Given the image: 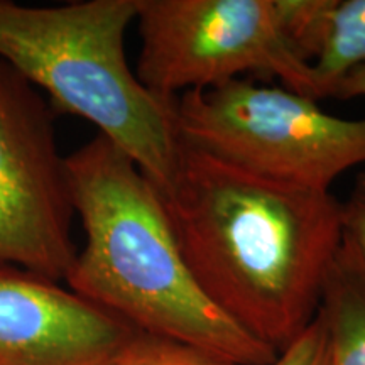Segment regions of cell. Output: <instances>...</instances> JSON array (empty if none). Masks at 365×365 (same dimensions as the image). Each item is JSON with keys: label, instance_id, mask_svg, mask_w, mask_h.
<instances>
[{"label": "cell", "instance_id": "1", "mask_svg": "<svg viewBox=\"0 0 365 365\" xmlns=\"http://www.w3.org/2000/svg\"><path fill=\"white\" fill-rule=\"evenodd\" d=\"M161 196L205 296L274 352L298 339L317 317L344 239V203L331 191L269 180L182 143Z\"/></svg>", "mask_w": 365, "mask_h": 365}, {"label": "cell", "instance_id": "2", "mask_svg": "<svg viewBox=\"0 0 365 365\" xmlns=\"http://www.w3.org/2000/svg\"><path fill=\"white\" fill-rule=\"evenodd\" d=\"M66 175L85 245L66 274L71 291L137 331L235 365H269L262 345L210 301L178 247L163 196L137 164L97 134L70 156Z\"/></svg>", "mask_w": 365, "mask_h": 365}, {"label": "cell", "instance_id": "3", "mask_svg": "<svg viewBox=\"0 0 365 365\" xmlns=\"http://www.w3.org/2000/svg\"><path fill=\"white\" fill-rule=\"evenodd\" d=\"M139 0L31 7L0 0V58L53 108L88 120L164 195L180 161L173 102L150 93L125 54Z\"/></svg>", "mask_w": 365, "mask_h": 365}, {"label": "cell", "instance_id": "4", "mask_svg": "<svg viewBox=\"0 0 365 365\" xmlns=\"http://www.w3.org/2000/svg\"><path fill=\"white\" fill-rule=\"evenodd\" d=\"M173 108L182 144L286 185L330 191L365 164V118L331 115L287 88L240 78L185 91Z\"/></svg>", "mask_w": 365, "mask_h": 365}, {"label": "cell", "instance_id": "5", "mask_svg": "<svg viewBox=\"0 0 365 365\" xmlns=\"http://www.w3.org/2000/svg\"><path fill=\"white\" fill-rule=\"evenodd\" d=\"M135 21V75L164 102L247 73L276 76L313 100L312 65L286 44L274 0H139Z\"/></svg>", "mask_w": 365, "mask_h": 365}, {"label": "cell", "instance_id": "6", "mask_svg": "<svg viewBox=\"0 0 365 365\" xmlns=\"http://www.w3.org/2000/svg\"><path fill=\"white\" fill-rule=\"evenodd\" d=\"M73 217L51 107L0 58V264L65 281L78 254Z\"/></svg>", "mask_w": 365, "mask_h": 365}, {"label": "cell", "instance_id": "7", "mask_svg": "<svg viewBox=\"0 0 365 365\" xmlns=\"http://www.w3.org/2000/svg\"><path fill=\"white\" fill-rule=\"evenodd\" d=\"M137 333L70 287L0 264V365H110Z\"/></svg>", "mask_w": 365, "mask_h": 365}, {"label": "cell", "instance_id": "8", "mask_svg": "<svg viewBox=\"0 0 365 365\" xmlns=\"http://www.w3.org/2000/svg\"><path fill=\"white\" fill-rule=\"evenodd\" d=\"M318 314L330 365H365V261L346 232L327 269Z\"/></svg>", "mask_w": 365, "mask_h": 365}, {"label": "cell", "instance_id": "9", "mask_svg": "<svg viewBox=\"0 0 365 365\" xmlns=\"http://www.w3.org/2000/svg\"><path fill=\"white\" fill-rule=\"evenodd\" d=\"M365 66V0H336L322 53L312 65L313 100L333 97L340 81Z\"/></svg>", "mask_w": 365, "mask_h": 365}, {"label": "cell", "instance_id": "10", "mask_svg": "<svg viewBox=\"0 0 365 365\" xmlns=\"http://www.w3.org/2000/svg\"><path fill=\"white\" fill-rule=\"evenodd\" d=\"M282 38L301 61L313 65L325 46L336 0H274Z\"/></svg>", "mask_w": 365, "mask_h": 365}, {"label": "cell", "instance_id": "11", "mask_svg": "<svg viewBox=\"0 0 365 365\" xmlns=\"http://www.w3.org/2000/svg\"><path fill=\"white\" fill-rule=\"evenodd\" d=\"M110 365H235L193 346L137 333Z\"/></svg>", "mask_w": 365, "mask_h": 365}, {"label": "cell", "instance_id": "12", "mask_svg": "<svg viewBox=\"0 0 365 365\" xmlns=\"http://www.w3.org/2000/svg\"><path fill=\"white\" fill-rule=\"evenodd\" d=\"M269 365H330L327 331L318 313L298 339L277 354Z\"/></svg>", "mask_w": 365, "mask_h": 365}, {"label": "cell", "instance_id": "13", "mask_svg": "<svg viewBox=\"0 0 365 365\" xmlns=\"http://www.w3.org/2000/svg\"><path fill=\"white\" fill-rule=\"evenodd\" d=\"M344 228L357 244L365 261V193L357 188L344 203Z\"/></svg>", "mask_w": 365, "mask_h": 365}, {"label": "cell", "instance_id": "14", "mask_svg": "<svg viewBox=\"0 0 365 365\" xmlns=\"http://www.w3.org/2000/svg\"><path fill=\"white\" fill-rule=\"evenodd\" d=\"M333 97L339 100L365 97V66L355 68L354 71H350L336 86Z\"/></svg>", "mask_w": 365, "mask_h": 365}, {"label": "cell", "instance_id": "15", "mask_svg": "<svg viewBox=\"0 0 365 365\" xmlns=\"http://www.w3.org/2000/svg\"><path fill=\"white\" fill-rule=\"evenodd\" d=\"M355 188L360 190V191H364V193H365V171L359 173V176H357V186H355Z\"/></svg>", "mask_w": 365, "mask_h": 365}]
</instances>
